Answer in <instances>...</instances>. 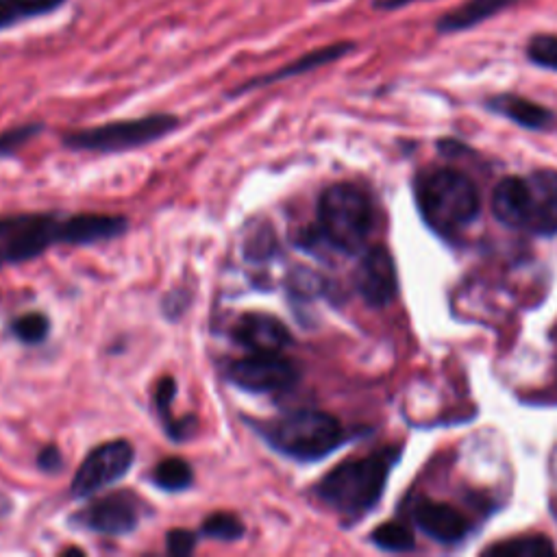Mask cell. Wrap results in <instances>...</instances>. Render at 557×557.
I'll use <instances>...</instances> for the list:
<instances>
[{"mask_svg": "<svg viewBox=\"0 0 557 557\" xmlns=\"http://www.w3.org/2000/svg\"><path fill=\"white\" fill-rule=\"evenodd\" d=\"M231 338L249 353H281L292 344L283 320L262 312H246L233 323Z\"/></svg>", "mask_w": 557, "mask_h": 557, "instance_id": "obj_12", "label": "cell"}, {"mask_svg": "<svg viewBox=\"0 0 557 557\" xmlns=\"http://www.w3.org/2000/svg\"><path fill=\"white\" fill-rule=\"evenodd\" d=\"M68 0H0V33L22 22L53 16L66 7Z\"/></svg>", "mask_w": 557, "mask_h": 557, "instance_id": "obj_19", "label": "cell"}, {"mask_svg": "<svg viewBox=\"0 0 557 557\" xmlns=\"http://www.w3.org/2000/svg\"><path fill=\"white\" fill-rule=\"evenodd\" d=\"M42 131H44L42 122H27V125H18L14 129H7L0 133V159L18 153L24 144H29Z\"/></svg>", "mask_w": 557, "mask_h": 557, "instance_id": "obj_27", "label": "cell"}, {"mask_svg": "<svg viewBox=\"0 0 557 557\" xmlns=\"http://www.w3.org/2000/svg\"><path fill=\"white\" fill-rule=\"evenodd\" d=\"M246 423L270 444V449L296 462H318L346 442L340 420L320 410H292L275 418Z\"/></svg>", "mask_w": 557, "mask_h": 557, "instance_id": "obj_2", "label": "cell"}, {"mask_svg": "<svg viewBox=\"0 0 557 557\" xmlns=\"http://www.w3.org/2000/svg\"><path fill=\"white\" fill-rule=\"evenodd\" d=\"M355 286L364 301L373 307H386L394 301L399 292V277H396L392 255L383 246H373L364 253L355 270Z\"/></svg>", "mask_w": 557, "mask_h": 557, "instance_id": "obj_10", "label": "cell"}, {"mask_svg": "<svg viewBox=\"0 0 557 557\" xmlns=\"http://www.w3.org/2000/svg\"><path fill=\"white\" fill-rule=\"evenodd\" d=\"M11 336L27 346H37L46 342L51 333V318L42 312H29L11 320Z\"/></svg>", "mask_w": 557, "mask_h": 557, "instance_id": "obj_24", "label": "cell"}, {"mask_svg": "<svg viewBox=\"0 0 557 557\" xmlns=\"http://www.w3.org/2000/svg\"><path fill=\"white\" fill-rule=\"evenodd\" d=\"M527 57L534 66L557 72V35L538 33L527 44Z\"/></svg>", "mask_w": 557, "mask_h": 557, "instance_id": "obj_26", "label": "cell"}, {"mask_svg": "<svg viewBox=\"0 0 557 557\" xmlns=\"http://www.w3.org/2000/svg\"><path fill=\"white\" fill-rule=\"evenodd\" d=\"M412 3H423V0H375V9L381 11H396V9H403Z\"/></svg>", "mask_w": 557, "mask_h": 557, "instance_id": "obj_30", "label": "cell"}, {"mask_svg": "<svg viewBox=\"0 0 557 557\" xmlns=\"http://www.w3.org/2000/svg\"><path fill=\"white\" fill-rule=\"evenodd\" d=\"M61 555H85V551H83V549H77V547H72V549L61 551Z\"/></svg>", "mask_w": 557, "mask_h": 557, "instance_id": "obj_31", "label": "cell"}, {"mask_svg": "<svg viewBox=\"0 0 557 557\" xmlns=\"http://www.w3.org/2000/svg\"><path fill=\"white\" fill-rule=\"evenodd\" d=\"M414 521L425 536L444 544L460 542L468 534L466 518L447 503L423 499L414 507Z\"/></svg>", "mask_w": 557, "mask_h": 557, "instance_id": "obj_14", "label": "cell"}, {"mask_svg": "<svg viewBox=\"0 0 557 557\" xmlns=\"http://www.w3.org/2000/svg\"><path fill=\"white\" fill-rule=\"evenodd\" d=\"M529 190L527 179L507 177L492 192V214L505 227L527 229Z\"/></svg>", "mask_w": 557, "mask_h": 557, "instance_id": "obj_15", "label": "cell"}, {"mask_svg": "<svg viewBox=\"0 0 557 557\" xmlns=\"http://www.w3.org/2000/svg\"><path fill=\"white\" fill-rule=\"evenodd\" d=\"M3 266H7V262L3 259V255H0V268H3Z\"/></svg>", "mask_w": 557, "mask_h": 557, "instance_id": "obj_32", "label": "cell"}, {"mask_svg": "<svg viewBox=\"0 0 557 557\" xmlns=\"http://www.w3.org/2000/svg\"><path fill=\"white\" fill-rule=\"evenodd\" d=\"M518 3H523V0H466L464 5L449 11V14H444L436 22V31L442 35H451L475 29L481 22L503 14V11Z\"/></svg>", "mask_w": 557, "mask_h": 557, "instance_id": "obj_16", "label": "cell"}, {"mask_svg": "<svg viewBox=\"0 0 557 557\" xmlns=\"http://www.w3.org/2000/svg\"><path fill=\"white\" fill-rule=\"evenodd\" d=\"M135 462V449L129 440H109L90 451L70 481V494L74 499L94 497L101 490L118 484L127 477Z\"/></svg>", "mask_w": 557, "mask_h": 557, "instance_id": "obj_7", "label": "cell"}, {"mask_svg": "<svg viewBox=\"0 0 557 557\" xmlns=\"http://www.w3.org/2000/svg\"><path fill=\"white\" fill-rule=\"evenodd\" d=\"M225 377L244 392L275 394L294 388L301 379V368L281 353H249L231 362Z\"/></svg>", "mask_w": 557, "mask_h": 557, "instance_id": "obj_8", "label": "cell"}, {"mask_svg": "<svg viewBox=\"0 0 557 557\" xmlns=\"http://www.w3.org/2000/svg\"><path fill=\"white\" fill-rule=\"evenodd\" d=\"M416 201L427 225L442 235L462 231L481 209L475 183L451 168H436L418 175Z\"/></svg>", "mask_w": 557, "mask_h": 557, "instance_id": "obj_3", "label": "cell"}, {"mask_svg": "<svg viewBox=\"0 0 557 557\" xmlns=\"http://www.w3.org/2000/svg\"><path fill=\"white\" fill-rule=\"evenodd\" d=\"M201 534L190 529H170L166 534V549L172 557H188L196 551V542Z\"/></svg>", "mask_w": 557, "mask_h": 557, "instance_id": "obj_28", "label": "cell"}, {"mask_svg": "<svg viewBox=\"0 0 557 557\" xmlns=\"http://www.w3.org/2000/svg\"><path fill=\"white\" fill-rule=\"evenodd\" d=\"M370 540H373V544H377L379 549L392 551V553H405L416 547L412 529L403 523H394V521L386 523V525H379L373 534H370Z\"/></svg>", "mask_w": 557, "mask_h": 557, "instance_id": "obj_25", "label": "cell"}, {"mask_svg": "<svg viewBox=\"0 0 557 557\" xmlns=\"http://www.w3.org/2000/svg\"><path fill=\"white\" fill-rule=\"evenodd\" d=\"M353 51H355V42H336V44H329V46L314 48V51L296 57L294 61H290V64L277 68L275 72H268V74H262V77H253L249 81H244L242 85H238V88H233L229 92V98H238L246 92L270 88V85H277L281 81L301 77V74L314 72V70L325 68L329 64H336V61H340L346 55H351Z\"/></svg>", "mask_w": 557, "mask_h": 557, "instance_id": "obj_11", "label": "cell"}, {"mask_svg": "<svg viewBox=\"0 0 557 557\" xmlns=\"http://www.w3.org/2000/svg\"><path fill=\"white\" fill-rule=\"evenodd\" d=\"M153 486L164 492H183L192 488L194 484V470L192 466L181 460V457H166L159 462L151 473Z\"/></svg>", "mask_w": 557, "mask_h": 557, "instance_id": "obj_20", "label": "cell"}, {"mask_svg": "<svg viewBox=\"0 0 557 557\" xmlns=\"http://www.w3.org/2000/svg\"><path fill=\"white\" fill-rule=\"evenodd\" d=\"M490 557H551L555 555V547L547 538H516L499 542L484 551Z\"/></svg>", "mask_w": 557, "mask_h": 557, "instance_id": "obj_22", "label": "cell"}, {"mask_svg": "<svg viewBox=\"0 0 557 557\" xmlns=\"http://www.w3.org/2000/svg\"><path fill=\"white\" fill-rule=\"evenodd\" d=\"M320 3H329V0H320Z\"/></svg>", "mask_w": 557, "mask_h": 557, "instance_id": "obj_33", "label": "cell"}, {"mask_svg": "<svg viewBox=\"0 0 557 557\" xmlns=\"http://www.w3.org/2000/svg\"><path fill=\"white\" fill-rule=\"evenodd\" d=\"M488 109L525 129H547L553 122V111L516 94H499L490 98Z\"/></svg>", "mask_w": 557, "mask_h": 557, "instance_id": "obj_18", "label": "cell"}, {"mask_svg": "<svg viewBox=\"0 0 557 557\" xmlns=\"http://www.w3.org/2000/svg\"><path fill=\"white\" fill-rule=\"evenodd\" d=\"M394 449L342 462L318 481L314 494L333 512L355 521L366 516L381 501L390 468L396 462Z\"/></svg>", "mask_w": 557, "mask_h": 557, "instance_id": "obj_1", "label": "cell"}, {"mask_svg": "<svg viewBox=\"0 0 557 557\" xmlns=\"http://www.w3.org/2000/svg\"><path fill=\"white\" fill-rule=\"evenodd\" d=\"M373 222L370 198L353 183H336L320 196L318 233L340 253H360L373 231Z\"/></svg>", "mask_w": 557, "mask_h": 557, "instance_id": "obj_4", "label": "cell"}, {"mask_svg": "<svg viewBox=\"0 0 557 557\" xmlns=\"http://www.w3.org/2000/svg\"><path fill=\"white\" fill-rule=\"evenodd\" d=\"M198 534H201L203 538H212V540H220V542H238L244 538L246 527L238 514L214 512L205 518Z\"/></svg>", "mask_w": 557, "mask_h": 557, "instance_id": "obj_23", "label": "cell"}, {"mask_svg": "<svg viewBox=\"0 0 557 557\" xmlns=\"http://www.w3.org/2000/svg\"><path fill=\"white\" fill-rule=\"evenodd\" d=\"M144 514V503L138 494L118 490L92 501L85 510L72 516V521L83 529L96 531L101 536H129L138 529Z\"/></svg>", "mask_w": 557, "mask_h": 557, "instance_id": "obj_9", "label": "cell"}, {"mask_svg": "<svg viewBox=\"0 0 557 557\" xmlns=\"http://www.w3.org/2000/svg\"><path fill=\"white\" fill-rule=\"evenodd\" d=\"M37 466H40L44 473H59V470L64 468V455H61L55 444H48V447H44L40 455H37Z\"/></svg>", "mask_w": 557, "mask_h": 557, "instance_id": "obj_29", "label": "cell"}, {"mask_svg": "<svg viewBox=\"0 0 557 557\" xmlns=\"http://www.w3.org/2000/svg\"><path fill=\"white\" fill-rule=\"evenodd\" d=\"M57 244H70V216H0V255L7 264L31 262Z\"/></svg>", "mask_w": 557, "mask_h": 557, "instance_id": "obj_6", "label": "cell"}, {"mask_svg": "<svg viewBox=\"0 0 557 557\" xmlns=\"http://www.w3.org/2000/svg\"><path fill=\"white\" fill-rule=\"evenodd\" d=\"M244 257L249 259L253 264H264L270 262L272 257L279 255V238L272 225L264 222V225L253 227L244 238Z\"/></svg>", "mask_w": 557, "mask_h": 557, "instance_id": "obj_21", "label": "cell"}, {"mask_svg": "<svg viewBox=\"0 0 557 557\" xmlns=\"http://www.w3.org/2000/svg\"><path fill=\"white\" fill-rule=\"evenodd\" d=\"M177 396V381L175 377H162L157 381L153 399H155V410L159 420H162V427L166 431V436L172 442H185L190 440L194 433L198 431V418L196 416H185L183 420L172 416V405H175Z\"/></svg>", "mask_w": 557, "mask_h": 557, "instance_id": "obj_17", "label": "cell"}, {"mask_svg": "<svg viewBox=\"0 0 557 557\" xmlns=\"http://www.w3.org/2000/svg\"><path fill=\"white\" fill-rule=\"evenodd\" d=\"M527 190V231H534L538 235L557 233V172H534V175L527 179Z\"/></svg>", "mask_w": 557, "mask_h": 557, "instance_id": "obj_13", "label": "cell"}, {"mask_svg": "<svg viewBox=\"0 0 557 557\" xmlns=\"http://www.w3.org/2000/svg\"><path fill=\"white\" fill-rule=\"evenodd\" d=\"M181 127V120L172 114H148L129 120H114L105 125L74 129L61 135V142L70 151L111 155L135 151L148 144L168 138Z\"/></svg>", "mask_w": 557, "mask_h": 557, "instance_id": "obj_5", "label": "cell"}]
</instances>
